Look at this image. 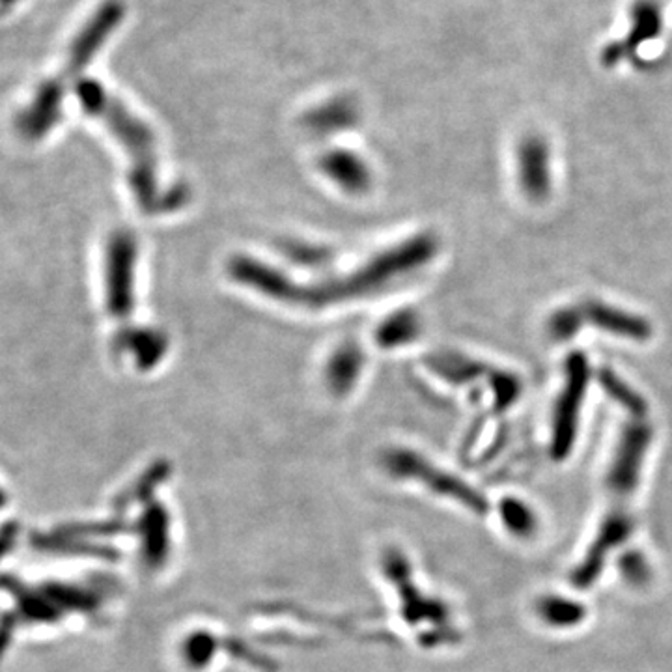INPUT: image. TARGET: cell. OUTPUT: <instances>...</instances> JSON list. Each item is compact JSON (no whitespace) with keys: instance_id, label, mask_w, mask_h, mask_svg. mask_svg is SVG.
Listing matches in <instances>:
<instances>
[{"instance_id":"12","label":"cell","mask_w":672,"mask_h":672,"mask_svg":"<svg viewBox=\"0 0 672 672\" xmlns=\"http://www.w3.org/2000/svg\"><path fill=\"white\" fill-rule=\"evenodd\" d=\"M323 174L331 178L333 182L351 191V193H361L364 189L370 187V170L366 167L363 159L359 155L351 152H331L325 154L320 161Z\"/></svg>"},{"instance_id":"20","label":"cell","mask_w":672,"mask_h":672,"mask_svg":"<svg viewBox=\"0 0 672 672\" xmlns=\"http://www.w3.org/2000/svg\"><path fill=\"white\" fill-rule=\"evenodd\" d=\"M581 327H583V320H581V314H579L577 305H574V307L559 308L547 320V333H549V336L555 342L570 340L572 336L577 335V331Z\"/></svg>"},{"instance_id":"16","label":"cell","mask_w":672,"mask_h":672,"mask_svg":"<svg viewBox=\"0 0 672 672\" xmlns=\"http://www.w3.org/2000/svg\"><path fill=\"white\" fill-rule=\"evenodd\" d=\"M420 335V318L413 310H400L379 325L378 342L383 348L406 346Z\"/></svg>"},{"instance_id":"14","label":"cell","mask_w":672,"mask_h":672,"mask_svg":"<svg viewBox=\"0 0 672 672\" xmlns=\"http://www.w3.org/2000/svg\"><path fill=\"white\" fill-rule=\"evenodd\" d=\"M359 107L350 98H335L308 112L305 122L316 131H333L357 122Z\"/></svg>"},{"instance_id":"23","label":"cell","mask_w":672,"mask_h":672,"mask_svg":"<svg viewBox=\"0 0 672 672\" xmlns=\"http://www.w3.org/2000/svg\"><path fill=\"white\" fill-rule=\"evenodd\" d=\"M19 0H0V8L2 10H8V8H14Z\"/></svg>"},{"instance_id":"4","label":"cell","mask_w":672,"mask_h":672,"mask_svg":"<svg viewBox=\"0 0 672 672\" xmlns=\"http://www.w3.org/2000/svg\"><path fill=\"white\" fill-rule=\"evenodd\" d=\"M588 378L590 370L587 357L585 353L575 351L566 361V379L553 413L551 454L557 460H564L574 447L579 413L587 394Z\"/></svg>"},{"instance_id":"21","label":"cell","mask_w":672,"mask_h":672,"mask_svg":"<svg viewBox=\"0 0 672 672\" xmlns=\"http://www.w3.org/2000/svg\"><path fill=\"white\" fill-rule=\"evenodd\" d=\"M622 572L624 575L633 581V583H641L644 579V575L648 574V568L644 564L643 557L641 555H626L622 559Z\"/></svg>"},{"instance_id":"2","label":"cell","mask_w":672,"mask_h":672,"mask_svg":"<svg viewBox=\"0 0 672 672\" xmlns=\"http://www.w3.org/2000/svg\"><path fill=\"white\" fill-rule=\"evenodd\" d=\"M75 96L84 112L98 118L111 131L112 137L126 148L131 161L129 183L140 208L148 213L157 210L159 191L154 131L94 79H79L75 84Z\"/></svg>"},{"instance_id":"11","label":"cell","mask_w":672,"mask_h":672,"mask_svg":"<svg viewBox=\"0 0 672 672\" xmlns=\"http://www.w3.org/2000/svg\"><path fill=\"white\" fill-rule=\"evenodd\" d=\"M577 308H579L583 325L592 323L609 335L631 338V340H648L652 336V325L648 323V320H644L633 312H626L622 308L607 305L602 301L598 303L585 301V303H579Z\"/></svg>"},{"instance_id":"13","label":"cell","mask_w":672,"mask_h":672,"mask_svg":"<svg viewBox=\"0 0 672 672\" xmlns=\"http://www.w3.org/2000/svg\"><path fill=\"white\" fill-rule=\"evenodd\" d=\"M363 368V353L355 344H344L333 353L325 366V383L336 394L350 391Z\"/></svg>"},{"instance_id":"1","label":"cell","mask_w":672,"mask_h":672,"mask_svg":"<svg viewBox=\"0 0 672 672\" xmlns=\"http://www.w3.org/2000/svg\"><path fill=\"white\" fill-rule=\"evenodd\" d=\"M437 254V239L430 234H420L406 243L396 245L391 251L381 252L348 277L312 282L314 286L297 284L279 273L275 267L266 266L247 256H238L230 262V275L243 286L252 288L271 299L301 308L333 307L351 299L381 294L394 282L406 279L430 264Z\"/></svg>"},{"instance_id":"22","label":"cell","mask_w":672,"mask_h":672,"mask_svg":"<svg viewBox=\"0 0 672 672\" xmlns=\"http://www.w3.org/2000/svg\"><path fill=\"white\" fill-rule=\"evenodd\" d=\"M15 536H17V527L15 525H6L0 531V559L4 557V553L14 544Z\"/></svg>"},{"instance_id":"6","label":"cell","mask_w":672,"mask_h":672,"mask_svg":"<svg viewBox=\"0 0 672 672\" xmlns=\"http://www.w3.org/2000/svg\"><path fill=\"white\" fill-rule=\"evenodd\" d=\"M126 14L124 0H103L99 4L71 42L68 75H79L92 64L105 43L111 40L112 34L124 23Z\"/></svg>"},{"instance_id":"15","label":"cell","mask_w":672,"mask_h":672,"mask_svg":"<svg viewBox=\"0 0 672 672\" xmlns=\"http://www.w3.org/2000/svg\"><path fill=\"white\" fill-rule=\"evenodd\" d=\"M122 350L131 353L140 368H152L167 353V338L155 331H133L120 340Z\"/></svg>"},{"instance_id":"8","label":"cell","mask_w":672,"mask_h":672,"mask_svg":"<svg viewBox=\"0 0 672 672\" xmlns=\"http://www.w3.org/2000/svg\"><path fill=\"white\" fill-rule=\"evenodd\" d=\"M631 532H633V519L624 508L616 506L615 510H611L603 519L596 540L588 547L585 559L575 566L572 572V585L579 590L592 587L594 581L602 575L607 555L624 542H628Z\"/></svg>"},{"instance_id":"7","label":"cell","mask_w":672,"mask_h":672,"mask_svg":"<svg viewBox=\"0 0 672 672\" xmlns=\"http://www.w3.org/2000/svg\"><path fill=\"white\" fill-rule=\"evenodd\" d=\"M66 86L60 79L43 81L34 96L28 99L27 105L15 114V131L19 139L28 144H36L49 137L64 112Z\"/></svg>"},{"instance_id":"18","label":"cell","mask_w":672,"mask_h":672,"mask_svg":"<svg viewBox=\"0 0 672 672\" xmlns=\"http://www.w3.org/2000/svg\"><path fill=\"white\" fill-rule=\"evenodd\" d=\"M600 383H602L603 389L609 396H613L620 406L626 407L630 411L633 419H644L646 404H644L643 398L633 389H630L622 379L616 378L615 372L602 370L600 372Z\"/></svg>"},{"instance_id":"3","label":"cell","mask_w":672,"mask_h":672,"mask_svg":"<svg viewBox=\"0 0 672 672\" xmlns=\"http://www.w3.org/2000/svg\"><path fill=\"white\" fill-rule=\"evenodd\" d=\"M139 243L127 230H116L105 247V307L112 318L124 322L135 305Z\"/></svg>"},{"instance_id":"17","label":"cell","mask_w":672,"mask_h":672,"mask_svg":"<svg viewBox=\"0 0 672 672\" xmlns=\"http://www.w3.org/2000/svg\"><path fill=\"white\" fill-rule=\"evenodd\" d=\"M536 611L540 618L555 628H570V626H577L583 618H585V607L581 603L560 598V596H546L542 598Z\"/></svg>"},{"instance_id":"19","label":"cell","mask_w":672,"mask_h":672,"mask_svg":"<svg viewBox=\"0 0 672 672\" xmlns=\"http://www.w3.org/2000/svg\"><path fill=\"white\" fill-rule=\"evenodd\" d=\"M501 518L508 531L514 532L516 536H523V538L532 536L538 527L534 512L518 499H504L501 503Z\"/></svg>"},{"instance_id":"5","label":"cell","mask_w":672,"mask_h":672,"mask_svg":"<svg viewBox=\"0 0 672 672\" xmlns=\"http://www.w3.org/2000/svg\"><path fill=\"white\" fill-rule=\"evenodd\" d=\"M650 443L652 428L644 419H633L620 430L615 454L605 476V486L616 501H626L637 488Z\"/></svg>"},{"instance_id":"10","label":"cell","mask_w":672,"mask_h":672,"mask_svg":"<svg viewBox=\"0 0 672 672\" xmlns=\"http://www.w3.org/2000/svg\"><path fill=\"white\" fill-rule=\"evenodd\" d=\"M518 182L531 202H544L551 191L549 148L540 137H527L518 146Z\"/></svg>"},{"instance_id":"24","label":"cell","mask_w":672,"mask_h":672,"mask_svg":"<svg viewBox=\"0 0 672 672\" xmlns=\"http://www.w3.org/2000/svg\"><path fill=\"white\" fill-rule=\"evenodd\" d=\"M6 504V493H4V490L0 488V508Z\"/></svg>"},{"instance_id":"9","label":"cell","mask_w":672,"mask_h":672,"mask_svg":"<svg viewBox=\"0 0 672 672\" xmlns=\"http://www.w3.org/2000/svg\"><path fill=\"white\" fill-rule=\"evenodd\" d=\"M665 25L663 8L658 0H635L630 8V28L624 38L603 47V66L613 68L639 53L644 43L656 40Z\"/></svg>"}]
</instances>
